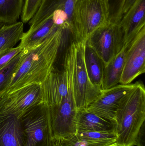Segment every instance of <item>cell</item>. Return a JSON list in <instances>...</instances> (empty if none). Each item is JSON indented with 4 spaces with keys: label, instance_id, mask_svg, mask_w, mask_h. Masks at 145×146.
<instances>
[{
    "label": "cell",
    "instance_id": "obj_1",
    "mask_svg": "<svg viewBox=\"0 0 145 146\" xmlns=\"http://www.w3.org/2000/svg\"><path fill=\"white\" fill-rule=\"evenodd\" d=\"M72 38L70 30L61 27L39 45L25 50L24 58L1 95L30 84H41L54 66L62 44Z\"/></svg>",
    "mask_w": 145,
    "mask_h": 146
},
{
    "label": "cell",
    "instance_id": "obj_2",
    "mask_svg": "<svg viewBox=\"0 0 145 146\" xmlns=\"http://www.w3.org/2000/svg\"><path fill=\"white\" fill-rule=\"evenodd\" d=\"M116 146H134L138 132L145 121V88L137 86L121 100L115 119Z\"/></svg>",
    "mask_w": 145,
    "mask_h": 146
},
{
    "label": "cell",
    "instance_id": "obj_3",
    "mask_svg": "<svg viewBox=\"0 0 145 146\" xmlns=\"http://www.w3.org/2000/svg\"><path fill=\"white\" fill-rule=\"evenodd\" d=\"M109 18L107 0H77L72 15V41L86 42Z\"/></svg>",
    "mask_w": 145,
    "mask_h": 146
},
{
    "label": "cell",
    "instance_id": "obj_4",
    "mask_svg": "<svg viewBox=\"0 0 145 146\" xmlns=\"http://www.w3.org/2000/svg\"><path fill=\"white\" fill-rule=\"evenodd\" d=\"M86 43L72 41L70 44L73 52L72 93L77 111L86 109L102 91L94 86L89 78L84 61Z\"/></svg>",
    "mask_w": 145,
    "mask_h": 146
},
{
    "label": "cell",
    "instance_id": "obj_5",
    "mask_svg": "<svg viewBox=\"0 0 145 146\" xmlns=\"http://www.w3.org/2000/svg\"><path fill=\"white\" fill-rule=\"evenodd\" d=\"M68 77L69 91L63 102L57 106H49L52 142L70 138L77 132V115L72 89V68L70 65L65 68Z\"/></svg>",
    "mask_w": 145,
    "mask_h": 146
},
{
    "label": "cell",
    "instance_id": "obj_6",
    "mask_svg": "<svg viewBox=\"0 0 145 146\" xmlns=\"http://www.w3.org/2000/svg\"><path fill=\"white\" fill-rule=\"evenodd\" d=\"M25 146H53L49 108L42 103L27 110L20 117Z\"/></svg>",
    "mask_w": 145,
    "mask_h": 146
},
{
    "label": "cell",
    "instance_id": "obj_7",
    "mask_svg": "<svg viewBox=\"0 0 145 146\" xmlns=\"http://www.w3.org/2000/svg\"><path fill=\"white\" fill-rule=\"evenodd\" d=\"M107 65L124 46L123 34L119 24L108 21L94 31L86 42Z\"/></svg>",
    "mask_w": 145,
    "mask_h": 146
},
{
    "label": "cell",
    "instance_id": "obj_8",
    "mask_svg": "<svg viewBox=\"0 0 145 146\" xmlns=\"http://www.w3.org/2000/svg\"><path fill=\"white\" fill-rule=\"evenodd\" d=\"M42 102L41 84H32L0 96V114L20 118L31 107Z\"/></svg>",
    "mask_w": 145,
    "mask_h": 146
},
{
    "label": "cell",
    "instance_id": "obj_9",
    "mask_svg": "<svg viewBox=\"0 0 145 146\" xmlns=\"http://www.w3.org/2000/svg\"><path fill=\"white\" fill-rule=\"evenodd\" d=\"M145 72V26L129 43L120 83L129 84Z\"/></svg>",
    "mask_w": 145,
    "mask_h": 146
},
{
    "label": "cell",
    "instance_id": "obj_10",
    "mask_svg": "<svg viewBox=\"0 0 145 146\" xmlns=\"http://www.w3.org/2000/svg\"><path fill=\"white\" fill-rule=\"evenodd\" d=\"M138 83L137 82L134 84H118L111 88L102 90L101 94L84 110L115 121L116 113L121 100Z\"/></svg>",
    "mask_w": 145,
    "mask_h": 146
},
{
    "label": "cell",
    "instance_id": "obj_11",
    "mask_svg": "<svg viewBox=\"0 0 145 146\" xmlns=\"http://www.w3.org/2000/svg\"><path fill=\"white\" fill-rule=\"evenodd\" d=\"M42 102L48 106L60 104L69 91L67 74L54 66L41 83Z\"/></svg>",
    "mask_w": 145,
    "mask_h": 146
},
{
    "label": "cell",
    "instance_id": "obj_12",
    "mask_svg": "<svg viewBox=\"0 0 145 146\" xmlns=\"http://www.w3.org/2000/svg\"><path fill=\"white\" fill-rule=\"evenodd\" d=\"M145 0H137L123 15L118 24L123 33L124 46L128 45L145 26Z\"/></svg>",
    "mask_w": 145,
    "mask_h": 146
},
{
    "label": "cell",
    "instance_id": "obj_13",
    "mask_svg": "<svg viewBox=\"0 0 145 146\" xmlns=\"http://www.w3.org/2000/svg\"><path fill=\"white\" fill-rule=\"evenodd\" d=\"M0 146H25L20 117L0 114Z\"/></svg>",
    "mask_w": 145,
    "mask_h": 146
},
{
    "label": "cell",
    "instance_id": "obj_14",
    "mask_svg": "<svg viewBox=\"0 0 145 146\" xmlns=\"http://www.w3.org/2000/svg\"><path fill=\"white\" fill-rule=\"evenodd\" d=\"M60 26L55 25L52 15L24 33L19 44L22 50L32 48L39 45Z\"/></svg>",
    "mask_w": 145,
    "mask_h": 146
},
{
    "label": "cell",
    "instance_id": "obj_15",
    "mask_svg": "<svg viewBox=\"0 0 145 146\" xmlns=\"http://www.w3.org/2000/svg\"><path fill=\"white\" fill-rule=\"evenodd\" d=\"M77 132L88 131L116 133L115 122L103 118L85 110H81L77 111Z\"/></svg>",
    "mask_w": 145,
    "mask_h": 146
},
{
    "label": "cell",
    "instance_id": "obj_16",
    "mask_svg": "<svg viewBox=\"0 0 145 146\" xmlns=\"http://www.w3.org/2000/svg\"><path fill=\"white\" fill-rule=\"evenodd\" d=\"M77 0H43L40 7L29 21L32 28L52 15L54 11L61 9L72 17L74 5Z\"/></svg>",
    "mask_w": 145,
    "mask_h": 146
},
{
    "label": "cell",
    "instance_id": "obj_17",
    "mask_svg": "<svg viewBox=\"0 0 145 146\" xmlns=\"http://www.w3.org/2000/svg\"><path fill=\"white\" fill-rule=\"evenodd\" d=\"M128 45L124 46L121 51L105 66L101 85L102 90L111 88L120 83Z\"/></svg>",
    "mask_w": 145,
    "mask_h": 146
},
{
    "label": "cell",
    "instance_id": "obj_18",
    "mask_svg": "<svg viewBox=\"0 0 145 146\" xmlns=\"http://www.w3.org/2000/svg\"><path fill=\"white\" fill-rule=\"evenodd\" d=\"M84 61L87 73L91 83L102 89V78L105 64L87 43L84 50Z\"/></svg>",
    "mask_w": 145,
    "mask_h": 146
},
{
    "label": "cell",
    "instance_id": "obj_19",
    "mask_svg": "<svg viewBox=\"0 0 145 146\" xmlns=\"http://www.w3.org/2000/svg\"><path fill=\"white\" fill-rule=\"evenodd\" d=\"M24 23L17 21L0 27V53L14 48L24 33Z\"/></svg>",
    "mask_w": 145,
    "mask_h": 146
},
{
    "label": "cell",
    "instance_id": "obj_20",
    "mask_svg": "<svg viewBox=\"0 0 145 146\" xmlns=\"http://www.w3.org/2000/svg\"><path fill=\"white\" fill-rule=\"evenodd\" d=\"M24 0H0V22L10 25L21 16Z\"/></svg>",
    "mask_w": 145,
    "mask_h": 146
},
{
    "label": "cell",
    "instance_id": "obj_21",
    "mask_svg": "<svg viewBox=\"0 0 145 146\" xmlns=\"http://www.w3.org/2000/svg\"><path fill=\"white\" fill-rule=\"evenodd\" d=\"M26 50H22L8 64L0 70V96L9 85L14 74L25 56Z\"/></svg>",
    "mask_w": 145,
    "mask_h": 146
},
{
    "label": "cell",
    "instance_id": "obj_22",
    "mask_svg": "<svg viewBox=\"0 0 145 146\" xmlns=\"http://www.w3.org/2000/svg\"><path fill=\"white\" fill-rule=\"evenodd\" d=\"M53 146H116V141H89L80 139L75 135L70 138L54 141Z\"/></svg>",
    "mask_w": 145,
    "mask_h": 146
},
{
    "label": "cell",
    "instance_id": "obj_23",
    "mask_svg": "<svg viewBox=\"0 0 145 146\" xmlns=\"http://www.w3.org/2000/svg\"><path fill=\"white\" fill-rule=\"evenodd\" d=\"M76 135L80 139L89 141H116L117 139V135L115 133L78 131Z\"/></svg>",
    "mask_w": 145,
    "mask_h": 146
},
{
    "label": "cell",
    "instance_id": "obj_24",
    "mask_svg": "<svg viewBox=\"0 0 145 146\" xmlns=\"http://www.w3.org/2000/svg\"><path fill=\"white\" fill-rule=\"evenodd\" d=\"M43 0H24L21 15V21L27 23L35 14Z\"/></svg>",
    "mask_w": 145,
    "mask_h": 146
},
{
    "label": "cell",
    "instance_id": "obj_25",
    "mask_svg": "<svg viewBox=\"0 0 145 146\" xmlns=\"http://www.w3.org/2000/svg\"><path fill=\"white\" fill-rule=\"evenodd\" d=\"M109 8L108 21L119 24L122 17L123 7L125 0H107Z\"/></svg>",
    "mask_w": 145,
    "mask_h": 146
},
{
    "label": "cell",
    "instance_id": "obj_26",
    "mask_svg": "<svg viewBox=\"0 0 145 146\" xmlns=\"http://www.w3.org/2000/svg\"><path fill=\"white\" fill-rule=\"evenodd\" d=\"M22 50L21 47L18 45L0 53V70L6 66Z\"/></svg>",
    "mask_w": 145,
    "mask_h": 146
},
{
    "label": "cell",
    "instance_id": "obj_27",
    "mask_svg": "<svg viewBox=\"0 0 145 146\" xmlns=\"http://www.w3.org/2000/svg\"><path fill=\"white\" fill-rule=\"evenodd\" d=\"M145 122L140 127L136 137L134 146H145Z\"/></svg>",
    "mask_w": 145,
    "mask_h": 146
},
{
    "label": "cell",
    "instance_id": "obj_28",
    "mask_svg": "<svg viewBox=\"0 0 145 146\" xmlns=\"http://www.w3.org/2000/svg\"><path fill=\"white\" fill-rule=\"evenodd\" d=\"M136 1L137 0H125L122 12V16L125 13L127 12L128 10L131 8Z\"/></svg>",
    "mask_w": 145,
    "mask_h": 146
},
{
    "label": "cell",
    "instance_id": "obj_29",
    "mask_svg": "<svg viewBox=\"0 0 145 146\" xmlns=\"http://www.w3.org/2000/svg\"><path fill=\"white\" fill-rule=\"evenodd\" d=\"M1 22H0V27H1Z\"/></svg>",
    "mask_w": 145,
    "mask_h": 146
}]
</instances>
